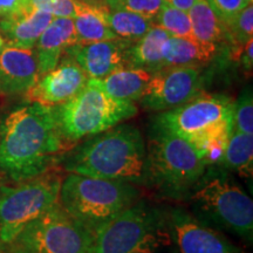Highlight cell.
I'll use <instances>...</instances> for the list:
<instances>
[{
    "mask_svg": "<svg viewBox=\"0 0 253 253\" xmlns=\"http://www.w3.org/2000/svg\"><path fill=\"white\" fill-rule=\"evenodd\" d=\"M68 150L54 106L31 102L13 110L1 123L0 170L12 181L45 175Z\"/></svg>",
    "mask_w": 253,
    "mask_h": 253,
    "instance_id": "obj_1",
    "label": "cell"
},
{
    "mask_svg": "<svg viewBox=\"0 0 253 253\" xmlns=\"http://www.w3.org/2000/svg\"><path fill=\"white\" fill-rule=\"evenodd\" d=\"M61 162L68 173L144 184L147 143L136 126L120 123L69 149Z\"/></svg>",
    "mask_w": 253,
    "mask_h": 253,
    "instance_id": "obj_2",
    "label": "cell"
},
{
    "mask_svg": "<svg viewBox=\"0 0 253 253\" xmlns=\"http://www.w3.org/2000/svg\"><path fill=\"white\" fill-rule=\"evenodd\" d=\"M186 201L198 220L252 244L253 202L225 168L208 166Z\"/></svg>",
    "mask_w": 253,
    "mask_h": 253,
    "instance_id": "obj_3",
    "label": "cell"
},
{
    "mask_svg": "<svg viewBox=\"0 0 253 253\" xmlns=\"http://www.w3.org/2000/svg\"><path fill=\"white\" fill-rule=\"evenodd\" d=\"M207 167L194 144L166 128L151 125L144 184L167 198L186 201Z\"/></svg>",
    "mask_w": 253,
    "mask_h": 253,
    "instance_id": "obj_4",
    "label": "cell"
},
{
    "mask_svg": "<svg viewBox=\"0 0 253 253\" xmlns=\"http://www.w3.org/2000/svg\"><path fill=\"white\" fill-rule=\"evenodd\" d=\"M169 246L168 210L137 201L94 231L91 253H160Z\"/></svg>",
    "mask_w": 253,
    "mask_h": 253,
    "instance_id": "obj_5",
    "label": "cell"
},
{
    "mask_svg": "<svg viewBox=\"0 0 253 253\" xmlns=\"http://www.w3.org/2000/svg\"><path fill=\"white\" fill-rule=\"evenodd\" d=\"M135 184L68 173L61 181L59 204L69 216L94 232L138 201Z\"/></svg>",
    "mask_w": 253,
    "mask_h": 253,
    "instance_id": "obj_6",
    "label": "cell"
},
{
    "mask_svg": "<svg viewBox=\"0 0 253 253\" xmlns=\"http://www.w3.org/2000/svg\"><path fill=\"white\" fill-rule=\"evenodd\" d=\"M60 130L69 144L113 128L137 114L134 102L116 100L88 79L86 86L67 102L54 106Z\"/></svg>",
    "mask_w": 253,
    "mask_h": 253,
    "instance_id": "obj_7",
    "label": "cell"
},
{
    "mask_svg": "<svg viewBox=\"0 0 253 253\" xmlns=\"http://www.w3.org/2000/svg\"><path fill=\"white\" fill-rule=\"evenodd\" d=\"M235 101L226 95L202 93L173 109L158 113L153 123L185 138L196 148L232 134Z\"/></svg>",
    "mask_w": 253,
    "mask_h": 253,
    "instance_id": "obj_8",
    "label": "cell"
},
{
    "mask_svg": "<svg viewBox=\"0 0 253 253\" xmlns=\"http://www.w3.org/2000/svg\"><path fill=\"white\" fill-rule=\"evenodd\" d=\"M93 232L69 216L59 203L32 220L0 253H91Z\"/></svg>",
    "mask_w": 253,
    "mask_h": 253,
    "instance_id": "obj_9",
    "label": "cell"
},
{
    "mask_svg": "<svg viewBox=\"0 0 253 253\" xmlns=\"http://www.w3.org/2000/svg\"><path fill=\"white\" fill-rule=\"evenodd\" d=\"M62 179L41 175L15 186H0V245L59 203Z\"/></svg>",
    "mask_w": 253,
    "mask_h": 253,
    "instance_id": "obj_10",
    "label": "cell"
},
{
    "mask_svg": "<svg viewBox=\"0 0 253 253\" xmlns=\"http://www.w3.org/2000/svg\"><path fill=\"white\" fill-rule=\"evenodd\" d=\"M202 93V68L166 67L151 73L140 103L144 109L161 113L182 106Z\"/></svg>",
    "mask_w": 253,
    "mask_h": 253,
    "instance_id": "obj_11",
    "label": "cell"
},
{
    "mask_svg": "<svg viewBox=\"0 0 253 253\" xmlns=\"http://www.w3.org/2000/svg\"><path fill=\"white\" fill-rule=\"evenodd\" d=\"M168 221L176 253H244L219 230L198 220L185 209L168 210Z\"/></svg>",
    "mask_w": 253,
    "mask_h": 253,
    "instance_id": "obj_12",
    "label": "cell"
},
{
    "mask_svg": "<svg viewBox=\"0 0 253 253\" xmlns=\"http://www.w3.org/2000/svg\"><path fill=\"white\" fill-rule=\"evenodd\" d=\"M88 79L84 69L71 56L65 55L54 68L38 79L26 93L27 99L45 106H59L74 97L86 86Z\"/></svg>",
    "mask_w": 253,
    "mask_h": 253,
    "instance_id": "obj_13",
    "label": "cell"
},
{
    "mask_svg": "<svg viewBox=\"0 0 253 253\" xmlns=\"http://www.w3.org/2000/svg\"><path fill=\"white\" fill-rule=\"evenodd\" d=\"M131 43L119 38L91 43H74L63 55L71 56L89 79L101 80L116 69L128 67L126 53Z\"/></svg>",
    "mask_w": 253,
    "mask_h": 253,
    "instance_id": "obj_14",
    "label": "cell"
},
{
    "mask_svg": "<svg viewBox=\"0 0 253 253\" xmlns=\"http://www.w3.org/2000/svg\"><path fill=\"white\" fill-rule=\"evenodd\" d=\"M38 79L34 48L5 43L0 52V95L26 94Z\"/></svg>",
    "mask_w": 253,
    "mask_h": 253,
    "instance_id": "obj_15",
    "label": "cell"
},
{
    "mask_svg": "<svg viewBox=\"0 0 253 253\" xmlns=\"http://www.w3.org/2000/svg\"><path fill=\"white\" fill-rule=\"evenodd\" d=\"M1 18L0 32L6 43L25 48H34L42 32L54 19L53 15L33 7L28 2Z\"/></svg>",
    "mask_w": 253,
    "mask_h": 253,
    "instance_id": "obj_16",
    "label": "cell"
},
{
    "mask_svg": "<svg viewBox=\"0 0 253 253\" xmlns=\"http://www.w3.org/2000/svg\"><path fill=\"white\" fill-rule=\"evenodd\" d=\"M77 42L73 19H53L34 46L39 78L54 68L65 54L66 49Z\"/></svg>",
    "mask_w": 253,
    "mask_h": 253,
    "instance_id": "obj_17",
    "label": "cell"
},
{
    "mask_svg": "<svg viewBox=\"0 0 253 253\" xmlns=\"http://www.w3.org/2000/svg\"><path fill=\"white\" fill-rule=\"evenodd\" d=\"M217 45L203 42L194 37L168 38L163 46V68L199 67L208 65L217 54Z\"/></svg>",
    "mask_w": 253,
    "mask_h": 253,
    "instance_id": "obj_18",
    "label": "cell"
},
{
    "mask_svg": "<svg viewBox=\"0 0 253 253\" xmlns=\"http://www.w3.org/2000/svg\"><path fill=\"white\" fill-rule=\"evenodd\" d=\"M151 79V73L142 68L122 67L108 77L96 80L107 94L116 100L140 101Z\"/></svg>",
    "mask_w": 253,
    "mask_h": 253,
    "instance_id": "obj_19",
    "label": "cell"
},
{
    "mask_svg": "<svg viewBox=\"0 0 253 253\" xmlns=\"http://www.w3.org/2000/svg\"><path fill=\"white\" fill-rule=\"evenodd\" d=\"M108 6H95L77 1V14L73 18L77 43H91L116 39L107 21Z\"/></svg>",
    "mask_w": 253,
    "mask_h": 253,
    "instance_id": "obj_20",
    "label": "cell"
},
{
    "mask_svg": "<svg viewBox=\"0 0 253 253\" xmlns=\"http://www.w3.org/2000/svg\"><path fill=\"white\" fill-rule=\"evenodd\" d=\"M170 34L156 24L140 40L132 42L126 53L128 67L142 68L154 73L163 68L162 50Z\"/></svg>",
    "mask_w": 253,
    "mask_h": 253,
    "instance_id": "obj_21",
    "label": "cell"
},
{
    "mask_svg": "<svg viewBox=\"0 0 253 253\" xmlns=\"http://www.w3.org/2000/svg\"><path fill=\"white\" fill-rule=\"evenodd\" d=\"M188 14L192 36L197 40L214 45L226 40L230 41L225 23L214 13L207 0H197L188 11Z\"/></svg>",
    "mask_w": 253,
    "mask_h": 253,
    "instance_id": "obj_22",
    "label": "cell"
},
{
    "mask_svg": "<svg viewBox=\"0 0 253 253\" xmlns=\"http://www.w3.org/2000/svg\"><path fill=\"white\" fill-rule=\"evenodd\" d=\"M219 166L225 168L227 171L237 172L245 178H252L253 135L233 128Z\"/></svg>",
    "mask_w": 253,
    "mask_h": 253,
    "instance_id": "obj_23",
    "label": "cell"
},
{
    "mask_svg": "<svg viewBox=\"0 0 253 253\" xmlns=\"http://www.w3.org/2000/svg\"><path fill=\"white\" fill-rule=\"evenodd\" d=\"M107 21L110 30L119 39L136 42L143 38L155 25L154 19L119 9H108Z\"/></svg>",
    "mask_w": 253,
    "mask_h": 253,
    "instance_id": "obj_24",
    "label": "cell"
},
{
    "mask_svg": "<svg viewBox=\"0 0 253 253\" xmlns=\"http://www.w3.org/2000/svg\"><path fill=\"white\" fill-rule=\"evenodd\" d=\"M154 20L157 26L163 28L171 37H194L188 12L173 6L164 4Z\"/></svg>",
    "mask_w": 253,
    "mask_h": 253,
    "instance_id": "obj_25",
    "label": "cell"
},
{
    "mask_svg": "<svg viewBox=\"0 0 253 253\" xmlns=\"http://www.w3.org/2000/svg\"><path fill=\"white\" fill-rule=\"evenodd\" d=\"M230 41L243 47L249 40L253 39V5L250 4L244 9L225 21Z\"/></svg>",
    "mask_w": 253,
    "mask_h": 253,
    "instance_id": "obj_26",
    "label": "cell"
},
{
    "mask_svg": "<svg viewBox=\"0 0 253 253\" xmlns=\"http://www.w3.org/2000/svg\"><path fill=\"white\" fill-rule=\"evenodd\" d=\"M233 126L238 131L253 135V94L252 87H246L235 102Z\"/></svg>",
    "mask_w": 253,
    "mask_h": 253,
    "instance_id": "obj_27",
    "label": "cell"
},
{
    "mask_svg": "<svg viewBox=\"0 0 253 253\" xmlns=\"http://www.w3.org/2000/svg\"><path fill=\"white\" fill-rule=\"evenodd\" d=\"M110 9L128 11L140 14L142 17L155 19L166 4L164 0H106Z\"/></svg>",
    "mask_w": 253,
    "mask_h": 253,
    "instance_id": "obj_28",
    "label": "cell"
},
{
    "mask_svg": "<svg viewBox=\"0 0 253 253\" xmlns=\"http://www.w3.org/2000/svg\"><path fill=\"white\" fill-rule=\"evenodd\" d=\"M27 2L54 18L73 19L77 14V1L74 0H27Z\"/></svg>",
    "mask_w": 253,
    "mask_h": 253,
    "instance_id": "obj_29",
    "label": "cell"
},
{
    "mask_svg": "<svg viewBox=\"0 0 253 253\" xmlns=\"http://www.w3.org/2000/svg\"><path fill=\"white\" fill-rule=\"evenodd\" d=\"M207 2L221 20H230L238 14L246 6L252 4V0H207Z\"/></svg>",
    "mask_w": 253,
    "mask_h": 253,
    "instance_id": "obj_30",
    "label": "cell"
},
{
    "mask_svg": "<svg viewBox=\"0 0 253 253\" xmlns=\"http://www.w3.org/2000/svg\"><path fill=\"white\" fill-rule=\"evenodd\" d=\"M243 47L244 49L240 55V61L246 72H251L253 67V39L249 40Z\"/></svg>",
    "mask_w": 253,
    "mask_h": 253,
    "instance_id": "obj_31",
    "label": "cell"
},
{
    "mask_svg": "<svg viewBox=\"0 0 253 253\" xmlns=\"http://www.w3.org/2000/svg\"><path fill=\"white\" fill-rule=\"evenodd\" d=\"M25 2V0H0V17L12 13Z\"/></svg>",
    "mask_w": 253,
    "mask_h": 253,
    "instance_id": "obj_32",
    "label": "cell"
},
{
    "mask_svg": "<svg viewBox=\"0 0 253 253\" xmlns=\"http://www.w3.org/2000/svg\"><path fill=\"white\" fill-rule=\"evenodd\" d=\"M164 1H166V4L168 5L173 6V7L188 12L189 9L194 6V4L197 1V0H164Z\"/></svg>",
    "mask_w": 253,
    "mask_h": 253,
    "instance_id": "obj_33",
    "label": "cell"
},
{
    "mask_svg": "<svg viewBox=\"0 0 253 253\" xmlns=\"http://www.w3.org/2000/svg\"><path fill=\"white\" fill-rule=\"evenodd\" d=\"M74 1L79 2H84V4L95 5V6H106V0H74ZM108 6V5H107Z\"/></svg>",
    "mask_w": 253,
    "mask_h": 253,
    "instance_id": "obj_34",
    "label": "cell"
},
{
    "mask_svg": "<svg viewBox=\"0 0 253 253\" xmlns=\"http://www.w3.org/2000/svg\"><path fill=\"white\" fill-rule=\"evenodd\" d=\"M5 43H6V41H5V39H4V38H2V37H1V34H0V52H1V50H2V48H4Z\"/></svg>",
    "mask_w": 253,
    "mask_h": 253,
    "instance_id": "obj_35",
    "label": "cell"
},
{
    "mask_svg": "<svg viewBox=\"0 0 253 253\" xmlns=\"http://www.w3.org/2000/svg\"><path fill=\"white\" fill-rule=\"evenodd\" d=\"M1 123L2 122H0V135H1Z\"/></svg>",
    "mask_w": 253,
    "mask_h": 253,
    "instance_id": "obj_36",
    "label": "cell"
},
{
    "mask_svg": "<svg viewBox=\"0 0 253 253\" xmlns=\"http://www.w3.org/2000/svg\"><path fill=\"white\" fill-rule=\"evenodd\" d=\"M25 1H26V2H27V0H25Z\"/></svg>",
    "mask_w": 253,
    "mask_h": 253,
    "instance_id": "obj_37",
    "label": "cell"
}]
</instances>
